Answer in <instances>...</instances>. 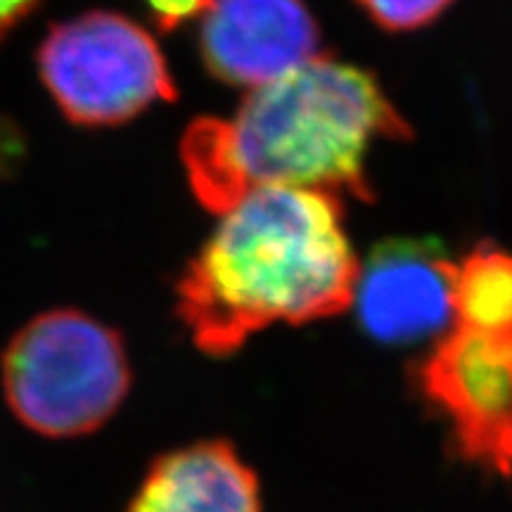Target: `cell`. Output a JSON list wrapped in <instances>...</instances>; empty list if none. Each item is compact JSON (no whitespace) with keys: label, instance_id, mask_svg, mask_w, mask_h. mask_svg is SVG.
I'll use <instances>...</instances> for the list:
<instances>
[{"label":"cell","instance_id":"obj_1","mask_svg":"<svg viewBox=\"0 0 512 512\" xmlns=\"http://www.w3.org/2000/svg\"><path fill=\"white\" fill-rule=\"evenodd\" d=\"M411 128L366 69L316 55L252 88L230 119L188 128L183 164L204 207L223 214L264 188L320 190L368 200L366 159L380 138Z\"/></svg>","mask_w":512,"mask_h":512},{"label":"cell","instance_id":"obj_2","mask_svg":"<svg viewBox=\"0 0 512 512\" xmlns=\"http://www.w3.org/2000/svg\"><path fill=\"white\" fill-rule=\"evenodd\" d=\"M332 192L264 188L221 214L178 283V316L209 356L273 323L304 325L354 304L358 264Z\"/></svg>","mask_w":512,"mask_h":512},{"label":"cell","instance_id":"obj_3","mask_svg":"<svg viewBox=\"0 0 512 512\" xmlns=\"http://www.w3.org/2000/svg\"><path fill=\"white\" fill-rule=\"evenodd\" d=\"M131 387L119 335L79 311L31 320L3 356V389L19 422L43 437L91 434L117 413Z\"/></svg>","mask_w":512,"mask_h":512},{"label":"cell","instance_id":"obj_4","mask_svg":"<svg viewBox=\"0 0 512 512\" xmlns=\"http://www.w3.org/2000/svg\"><path fill=\"white\" fill-rule=\"evenodd\" d=\"M38 69L76 124H121L155 102L176 98L155 38L117 12H88L57 24L38 50Z\"/></svg>","mask_w":512,"mask_h":512},{"label":"cell","instance_id":"obj_5","mask_svg":"<svg viewBox=\"0 0 512 512\" xmlns=\"http://www.w3.org/2000/svg\"><path fill=\"white\" fill-rule=\"evenodd\" d=\"M418 389L467 463L512 477V332L451 325L418 368Z\"/></svg>","mask_w":512,"mask_h":512},{"label":"cell","instance_id":"obj_6","mask_svg":"<svg viewBox=\"0 0 512 512\" xmlns=\"http://www.w3.org/2000/svg\"><path fill=\"white\" fill-rule=\"evenodd\" d=\"M316 19L302 0H214L202 17V60L216 79L252 88L318 55Z\"/></svg>","mask_w":512,"mask_h":512},{"label":"cell","instance_id":"obj_7","mask_svg":"<svg viewBox=\"0 0 512 512\" xmlns=\"http://www.w3.org/2000/svg\"><path fill=\"white\" fill-rule=\"evenodd\" d=\"M456 261L418 240L377 245L361 266L354 302L361 323L380 342H415L453 325Z\"/></svg>","mask_w":512,"mask_h":512},{"label":"cell","instance_id":"obj_8","mask_svg":"<svg viewBox=\"0 0 512 512\" xmlns=\"http://www.w3.org/2000/svg\"><path fill=\"white\" fill-rule=\"evenodd\" d=\"M126 512H261L259 477L230 441H197L159 456Z\"/></svg>","mask_w":512,"mask_h":512},{"label":"cell","instance_id":"obj_9","mask_svg":"<svg viewBox=\"0 0 512 512\" xmlns=\"http://www.w3.org/2000/svg\"><path fill=\"white\" fill-rule=\"evenodd\" d=\"M453 325L512 332V254L477 247L456 264Z\"/></svg>","mask_w":512,"mask_h":512},{"label":"cell","instance_id":"obj_10","mask_svg":"<svg viewBox=\"0 0 512 512\" xmlns=\"http://www.w3.org/2000/svg\"><path fill=\"white\" fill-rule=\"evenodd\" d=\"M382 29L411 31L430 24L453 0H356Z\"/></svg>","mask_w":512,"mask_h":512},{"label":"cell","instance_id":"obj_11","mask_svg":"<svg viewBox=\"0 0 512 512\" xmlns=\"http://www.w3.org/2000/svg\"><path fill=\"white\" fill-rule=\"evenodd\" d=\"M214 0H147L152 17L159 27L176 29L190 19H202Z\"/></svg>","mask_w":512,"mask_h":512},{"label":"cell","instance_id":"obj_12","mask_svg":"<svg viewBox=\"0 0 512 512\" xmlns=\"http://www.w3.org/2000/svg\"><path fill=\"white\" fill-rule=\"evenodd\" d=\"M41 0H0V38L36 10Z\"/></svg>","mask_w":512,"mask_h":512}]
</instances>
